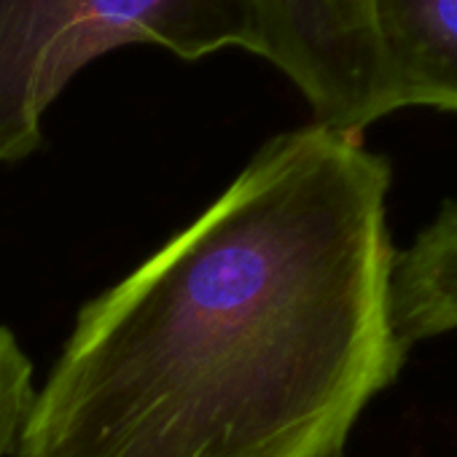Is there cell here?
<instances>
[{
	"label": "cell",
	"mask_w": 457,
	"mask_h": 457,
	"mask_svg": "<svg viewBox=\"0 0 457 457\" xmlns=\"http://www.w3.org/2000/svg\"><path fill=\"white\" fill-rule=\"evenodd\" d=\"M393 172L361 135L267 140L228 188L84 304L20 457H342L406 358Z\"/></svg>",
	"instance_id": "obj_1"
},
{
	"label": "cell",
	"mask_w": 457,
	"mask_h": 457,
	"mask_svg": "<svg viewBox=\"0 0 457 457\" xmlns=\"http://www.w3.org/2000/svg\"><path fill=\"white\" fill-rule=\"evenodd\" d=\"M159 46L199 62L226 49L256 54L253 0H0V164L44 145V119L95 60Z\"/></svg>",
	"instance_id": "obj_2"
},
{
	"label": "cell",
	"mask_w": 457,
	"mask_h": 457,
	"mask_svg": "<svg viewBox=\"0 0 457 457\" xmlns=\"http://www.w3.org/2000/svg\"><path fill=\"white\" fill-rule=\"evenodd\" d=\"M256 57L307 100L312 121L363 135L390 116L369 0H253Z\"/></svg>",
	"instance_id": "obj_3"
},
{
	"label": "cell",
	"mask_w": 457,
	"mask_h": 457,
	"mask_svg": "<svg viewBox=\"0 0 457 457\" xmlns=\"http://www.w3.org/2000/svg\"><path fill=\"white\" fill-rule=\"evenodd\" d=\"M390 111L457 113V0H369Z\"/></svg>",
	"instance_id": "obj_4"
},
{
	"label": "cell",
	"mask_w": 457,
	"mask_h": 457,
	"mask_svg": "<svg viewBox=\"0 0 457 457\" xmlns=\"http://www.w3.org/2000/svg\"><path fill=\"white\" fill-rule=\"evenodd\" d=\"M393 326L406 350L457 328V202H444L395 253Z\"/></svg>",
	"instance_id": "obj_5"
},
{
	"label": "cell",
	"mask_w": 457,
	"mask_h": 457,
	"mask_svg": "<svg viewBox=\"0 0 457 457\" xmlns=\"http://www.w3.org/2000/svg\"><path fill=\"white\" fill-rule=\"evenodd\" d=\"M33 363L14 339V334L0 326V457L17 452L20 436L36 403Z\"/></svg>",
	"instance_id": "obj_6"
}]
</instances>
